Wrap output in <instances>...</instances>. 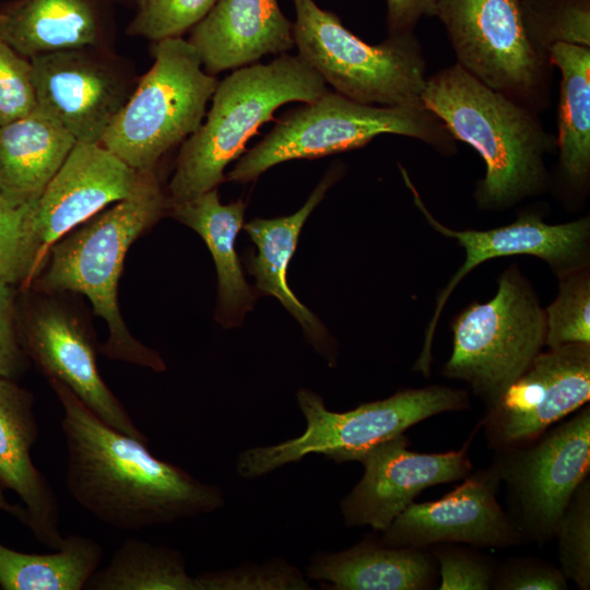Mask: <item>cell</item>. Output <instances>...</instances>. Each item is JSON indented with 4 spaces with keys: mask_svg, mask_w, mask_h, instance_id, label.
Masks as SVG:
<instances>
[{
    "mask_svg": "<svg viewBox=\"0 0 590 590\" xmlns=\"http://www.w3.org/2000/svg\"><path fill=\"white\" fill-rule=\"evenodd\" d=\"M48 382L63 409L68 491L97 520L135 531L223 506L219 487L156 458L146 442L98 418L66 385L56 379Z\"/></svg>",
    "mask_w": 590,
    "mask_h": 590,
    "instance_id": "1",
    "label": "cell"
},
{
    "mask_svg": "<svg viewBox=\"0 0 590 590\" xmlns=\"http://www.w3.org/2000/svg\"><path fill=\"white\" fill-rule=\"evenodd\" d=\"M169 200L154 170L140 172L132 192L93 215L49 250L28 288L45 294L79 293L107 324L101 352L111 358L163 371L161 355L129 331L118 304V284L129 247L168 213Z\"/></svg>",
    "mask_w": 590,
    "mask_h": 590,
    "instance_id": "2",
    "label": "cell"
},
{
    "mask_svg": "<svg viewBox=\"0 0 590 590\" xmlns=\"http://www.w3.org/2000/svg\"><path fill=\"white\" fill-rule=\"evenodd\" d=\"M422 104L455 140L483 158L486 174L475 192L480 208H509L543 188L550 139L532 109L485 85L459 63L426 81Z\"/></svg>",
    "mask_w": 590,
    "mask_h": 590,
    "instance_id": "3",
    "label": "cell"
},
{
    "mask_svg": "<svg viewBox=\"0 0 590 590\" xmlns=\"http://www.w3.org/2000/svg\"><path fill=\"white\" fill-rule=\"evenodd\" d=\"M328 91L324 80L298 56L234 70L219 82L206 120L181 144L167 186L169 204L191 200L225 181L224 170L245 151L274 111L309 103Z\"/></svg>",
    "mask_w": 590,
    "mask_h": 590,
    "instance_id": "4",
    "label": "cell"
},
{
    "mask_svg": "<svg viewBox=\"0 0 590 590\" xmlns=\"http://www.w3.org/2000/svg\"><path fill=\"white\" fill-rule=\"evenodd\" d=\"M385 133L415 138L446 152L453 149L455 139L424 106L366 105L328 90L285 113L225 179L249 182L276 164L358 149Z\"/></svg>",
    "mask_w": 590,
    "mask_h": 590,
    "instance_id": "5",
    "label": "cell"
},
{
    "mask_svg": "<svg viewBox=\"0 0 590 590\" xmlns=\"http://www.w3.org/2000/svg\"><path fill=\"white\" fill-rule=\"evenodd\" d=\"M296 398L306 418L305 432L278 445L243 451L236 464L240 476H261L310 453L339 463L357 461L369 448L426 418L469 408L465 391L437 385L402 390L346 412L329 411L322 398L308 389H300Z\"/></svg>",
    "mask_w": 590,
    "mask_h": 590,
    "instance_id": "6",
    "label": "cell"
},
{
    "mask_svg": "<svg viewBox=\"0 0 590 590\" xmlns=\"http://www.w3.org/2000/svg\"><path fill=\"white\" fill-rule=\"evenodd\" d=\"M298 57L339 94L366 105L421 107L425 62L412 32L369 45L314 0H293Z\"/></svg>",
    "mask_w": 590,
    "mask_h": 590,
    "instance_id": "7",
    "label": "cell"
},
{
    "mask_svg": "<svg viewBox=\"0 0 590 590\" xmlns=\"http://www.w3.org/2000/svg\"><path fill=\"white\" fill-rule=\"evenodd\" d=\"M154 62L99 144L135 172L154 170L160 158L202 123L219 84L181 37L155 42Z\"/></svg>",
    "mask_w": 590,
    "mask_h": 590,
    "instance_id": "8",
    "label": "cell"
},
{
    "mask_svg": "<svg viewBox=\"0 0 590 590\" xmlns=\"http://www.w3.org/2000/svg\"><path fill=\"white\" fill-rule=\"evenodd\" d=\"M452 352L444 375L467 382L492 405L545 345V309L516 264L498 279L491 300L473 303L452 322Z\"/></svg>",
    "mask_w": 590,
    "mask_h": 590,
    "instance_id": "9",
    "label": "cell"
},
{
    "mask_svg": "<svg viewBox=\"0 0 590 590\" xmlns=\"http://www.w3.org/2000/svg\"><path fill=\"white\" fill-rule=\"evenodd\" d=\"M523 539L545 543L590 470V406L534 440L498 450L493 462Z\"/></svg>",
    "mask_w": 590,
    "mask_h": 590,
    "instance_id": "10",
    "label": "cell"
},
{
    "mask_svg": "<svg viewBox=\"0 0 590 590\" xmlns=\"http://www.w3.org/2000/svg\"><path fill=\"white\" fill-rule=\"evenodd\" d=\"M435 15L463 69L522 105L540 101L545 52L527 32L521 0H436Z\"/></svg>",
    "mask_w": 590,
    "mask_h": 590,
    "instance_id": "11",
    "label": "cell"
},
{
    "mask_svg": "<svg viewBox=\"0 0 590 590\" xmlns=\"http://www.w3.org/2000/svg\"><path fill=\"white\" fill-rule=\"evenodd\" d=\"M19 333L26 355L47 379L66 385L98 418L148 444L126 408L106 385L95 340L82 317L56 294L19 293Z\"/></svg>",
    "mask_w": 590,
    "mask_h": 590,
    "instance_id": "12",
    "label": "cell"
},
{
    "mask_svg": "<svg viewBox=\"0 0 590 590\" xmlns=\"http://www.w3.org/2000/svg\"><path fill=\"white\" fill-rule=\"evenodd\" d=\"M37 106L80 143H99L138 79L109 48L85 47L30 59Z\"/></svg>",
    "mask_w": 590,
    "mask_h": 590,
    "instance_id": "13",
    "label": "cell"
},
{
    "mask_svg": "<svg viewBox=\"0 0 590 590\" xmlns=\"http://www.w3.org/2000/svg\"><path fill=\"white\" fill-rule=\"evenodd\" d=\"M140 173L99 143L76 142L24 217L32 281L50 248L66 234L128 197Z\"/></svg>",
    "mask_w": 590,
    "mask_h": 590,
    "instance_id": "14",
    "label": "cell"
},
{
    "mask_svg": "<svg viewBox=\"0 0 590 590\" xmlns=\"http://www.w3.org/2000/svg\"><path fill=\"white\" fill-rule=\"evenodd\" d=\"M589 399L590 344L548 347L487 408L481 426L497 451L522 446Z\"/></svg>",
    "mask_w": 590,
    "mask_h": 590,
    "instance_id": "15",
    "label": "cell"
},
{
    "mask_svg": "<svg viewBox=\"0 0 590 590\" xmlns=\"http://www.w3.org/2000/svg\"><path fill=\"white\" fill-rule=\"evenodd\" d=\"M414 203L427 222L446 237L457 239L465 259L451 276L436 300L434 315L427 326L422 352L414 368L429 376L432 343L441 311L458 283L479 264L494 258L529 255L545 261L557 276L588 267L590 220L583 217L564 224L545 223L539 215H521L517 221L487 231L452 229L438 222L426 208L406 170L400 166Z\"/></svg>",
    "mask_w": 590,
    "mask_h": 590,
    "instance_id": "16",
    "label": "cell"
},
{
    "mask_svg": "<svg viewBox=\"0 0 590 590\" xmlns=\"http://www.w3.org/2000/svg\"><path fill=\"white\" fill-rule=\"evenodd\" d=\"M473 436L447 452L412 451L404 435L366 450L357 459L363 476L341 502L345 523L382 532L427 487L464 479L472 472L468 449Z\"/></svg>",
    "mask_w": 590,
    "mask_h": 590,
    "instance_id": "17",
    "label": "cell"
},
{
    "mask_svg": "<svg viewBox=\"0 0 590 590\" xmlns=\"http://www.w3.org/2000/svg\"><path fill=\"white\" fill-rule=\"evenodd\" d=\"M499 475L492 464L471 472L444 497L413 502L382 531L388 546L426 548L439 543L507 547L524 541L515 521L496 499Z\"/></svg>",
    "mask_w": 590,
    "mask_h": 590,
    "instance_id": "18",
    "label": "cell"
},
{
    "mask_svg": "<svg viewBox=\"0 0 590 590\" xmlns=\"http://www.w3.org/2000/svg\"><path fill=\"white\" fill-rule=\"evenodd\" d=\"M39 435L34 397L13 379L0 377V487L14 492L27 511V527L51 550L63 542L60 508L31 450Z\"/></svg>",
    "mask_w": 590,
    "mask_h": 590,
    "instance_id": "19",
    "label": "cell"
},
{
    "mask_svg": "<svg viewBox=\"0 0 590 590\" xmlns=\"http://www.w3.org/2000/svg\"><path fill=\"white\" fill-rule=\"evenodd\" d=\"M187 40L204 71L215 75L288 51L294 46L293 23L278 0H217Z\"/></svg>",
    "mask_w": 590,
    "mask_h": 590,
    "instance_id": "20",
    "label": "cell"
},
{
    "mask_svg": "<svg viewBox=\"0 0 590 590\" xmlns=\"http://www.w3.org/2000/svg\"><path fill=\"white\" fill-rule=\"evenodd\" d=\"M0 14V38L27 59L109 48L108 21L99 0H15Z\"/></svg>",
    "mask_w": 590,
    "mask_h": 590,
    "instance_id": "21",
    "label": "cell"
},
{
    "mask_svg": "<svg viewBox=\"0 0 590 590\" xmlns=\"http://www.w3.org/2000/svg\"><path fill=\"white\" fill-rule=\"evenodd\" d=\"M75 139L47 111L0 127V193L12 205L36 200L59 170Z\"/></svg>",
    "mask_w": 590,
    "mask_h": 590,
    "instance_id": "22",
    "label": "cell"
},
{
    "mask_svg": "<svg viewBox=\"0 0 590 590\" xmlns=\"http://www.w3.org/2000/svg\"><path fill=\"white\" fill-rule=\"evenodd\" d=\"M245 209L241 199L222 204L217 188L169 204L168 209V214L201 236L213 257L219 285L215 318L224 328L238 326L252 309L256 298L235 250Z\"/></svg>",
    "mask_w": 590,
    "mask_h": 590,
    "instance_id": "23",
    "label": "cell"
},
{
    "mask_svg": "<svg viewBox=\"0 0 590 590\" xmlns=\"http://www.w3.org/2000/svg\"><path fill=\"white\" fill-rule=\"evenodd\" d=\"M339 169L328 172L297 212L275 219H255L244 226L257 247V252L247 260L248 272L256 279V288L279 299L322 352L329 351L327 331L291 291L286 273L304 223L339 178Z\"/></svg>",
    "mask_w": 590,
    "mask_h": 590,
    "instance_id": "24",
    "label": "cell"
},
{
    "mask_svg": "<svg viewBox=\"0 0 590 590\" xmlns=\"http://www.w3.org/2000/svg\"><path fill=\"white\" fill-rule=\"evenodd\" d=\"M307 574L337 590H423L430 588L435 571L424 548L365 540L345 551L318 554Z\"/></svg>",
    "mask_w": 590,
    "mask_h": 590,
    "instance_id": "25",
    "label": "cell"
},
{
    "mask_svg": "<svg viewBox=\"0 0 590 590\" xmlns=\"http://www.w3.org/2000/svg\"><path fill=\"white\" fill-rule=\"evenodd\" d=\"M546 52L562 72L558 110L559 164L573 184L590 173V48L554 43Z\"/></svg>",
    "mask_w": 590,
    "mask_h": 590,
    "instance_id": "26",
    "label": "cell"
},
{
    "mask_svg": "<svg viewBox=\"0 0 590 590\" xmlns=\"http://www.w3.org/2000/svg\"><path fill=\"white\" fill-rule=\"evenodd\" d=\"M102 545L88 536L70 534L49 554H27L0 541V589L81 590L98 569Z\"/></svg>",
    "mask_w": 590,
    "mask_h": 590,
    "instance_id": "27",
    "label": "cell"
},
{
    "mask_svg": "<svg viewBox=\"0 0 590 590\" xmlns=\"http://www.w3.org/2000/svg\"><path fill=\"white\" fill-rule=\"evenodd\" d=\"M88 590H199L186 570L182 554L174 548L129 538L114 552L109 563L97 569Z\"/></svg>",
    "mask_w": 590,
    "mask_h": 590,
    "instance_id": "28",
    "label": "cell"
},
{
    "mask_svg": "<svg viewBox=\"0 0 590 590\" xmlns=\"http://www.w3.org/2000/svg\"><path fill=\"white\" fill-rule=\"evenodd\" d=\"M527 32L543 52L554 43L590 47V0H521Z\"/></svg>",
    "mask_w": 590,
    "mask_h": 590,
    "instance_id": "29",
    "label": "cell"
},
{
    "mask_svg": "<svg viewBox=\"0 0 590 590\" xmlns=\"http://www.w3.org/2000/svg\"><path fill=\"white\" fill-rule=\"evenodd\" d=\"M545 345L590 344V274L588 267L559 276L556 298L545 309Z\"/></svg>",
    "mask_w": 590,
    "mask_h": 590,
    "instance_id": "30",
    "label": "cell"
},
{
    "mask_svg": "<svg viewBox=\"0 0 590 590\" xmlns=\"http://www.w3.org/2000/svg\"><path fill=\"white\" fill-rule=\"evenodd\" d=\"M560 571L579 589H590V481L577 487L555 531Z\"/></svg>",
    "mask_w": 590,
    "mask_h": 590,
    "instance_id": "31",
    "label": "cell"
},
{
    "mask_svg": "<svg viewBox=\"0 0 590 590\" xmlns=\"http://www.w3.org/2000/svg\"><path fill=\"white\" fill-rule=\"evenodd\" d=\"M217 0H138L128 34L158 42L181 37L199 23Z\"/></svg>",
    "mask_w": 590,
    "mask_h": 590,
    "instance_id": "32",
    "label": "cell"
},
{
    "mask_svg": "<svg viewBox=\"0 0 590 590\" xmlns=\"http://www.w3.org/2000/svg\"><path fill=\"white\" fill-rule=\"evenodd\" d=\"M199 590H303L310 589L298 569L283 560L204 573L196 576Z\"/></svg>",
    "mask_w": 590,
    "mask_h": 590,
    "instance_id": "33",
    "label": "cell"
},
{
    "mask_svg": "<svg viewBox=\"0 0 590 590\" xmlns=\"http://www.w3.org/2000/svg\"><path fill=\"white\" fill-rule=\"evenodd\" d=\"M37 107L30 59L0 38V127Z\"/></svg>",
    "mask_w": 590,
    "mask_h": 590,
    "instance_id": "34",
    "label": "cell"
},
{
    "mask_svg": "<svg viewBox=\"0 0 590 590\" xmlns=\"http://www.w3.org/2000/svg\"><path fill=\"white\" fill-rule=\"evenodd\" d=\"M27 204L14 206L0 193V288H28L32 270L27 255L24 217Z\"/></svg>",
    "mask_w": 590,
    "mask_h": 590,
    "instance_id": "35",
    "label": "cell"
},
{
    "mask_svg": "<svg viewBox=\"0 0 590 590\" xmlns=\"http://www.w3.org/2000/svg\"><path fill=\"white\" fill-rule=\"evenodd\" d=\"M439 564V590H487L492 588L494 568L482 555L459 547L436 552Z\"/></svg>",
    "mask_w": 590,
    "mask_h": 590,
    "instance_id": "36",
    "label": "cell"
},
{
    "mask_svg": "<svg viewBox=\"0 0 590 590\" xmlns=\"http://www.w3.org/2000/svg\"><path fill=\"white\" fill-rule=\"evenodd\" d=\"M492 588L499 590H565L567 579L553 565L533 559L508 560L494 573Z\"/></svg>",
    "mask_w": 590,
    "mask_h": 590,
    "instance_id": "37",
    "label": "cell"
},
{
    "mask_svg": "<svg viewBox=\"0 0 590 590\" xmlns=\"http://www.w3.org/2000/svg\"><path fill=\"white\" fill-rule=\"evenodd\" d=\"M20 290L0 288V377L15 380L27 367V358L19 333Z\"/></svg>",
    "mask_w": 590,
    "mask_h": 590,
    "instance_id": "38",
    "label": "cell"
},
{
    "mask_svg": "<svg viewBox=\"0 0 590 590\" xmlns=\"http://www.w3.org/2000/svg\"><path fill=\"white\" fill-rule=\"evenodd\" d=\"M389 35L410 33L418 20L435 15L436 0H386Z\"/></svg>",
    "mask_w": 590,
    "mask_h": 590,
    "instance_id": "39",
    "label": "cell"
},
{
    "mask_svg": "<svg viewBox=\"0 0 590 590\" xmlns=\"http://www.w3.org/2000/svg\"><path fill=\"white\" fill-rule=\"evenodd\" d=\"M0 510L10 514L17 518L24 526H27V511L24 506L13 505L9 503L0 487Z\"/></svg>",
    "mask_w": 590,
    "mask_h": 590,
    "instance_id": "40",
    "label": "cell"
},
{
    "mask_svg": "<svg viewBox=\"0 0 590 590\" xmlns=\"http://www.w3.org/2000/svg\"><path fill=\"white\" fill-rule=\"evenodd\" d=\"M0 21H1V14H0Z\"/></svg>",
    "mask_w": 590,
    "mask_h": 590,
    "instance_id": "41",
    "label": "cell"
},
{
    "mask_svg": "<svg viewBox=\"0 0 590 590\" xmlns=\"http://www.w3.org/2000/svg\"><path fill=\"white\" fill-rule=\"evenodd\" d=\"M138 1V0H137Z\"/></svg>",
    "mask_w": 590,
    "mask_h": 590,
    "instance_id": "42",
    "label": "cell"
}]
</instances>
